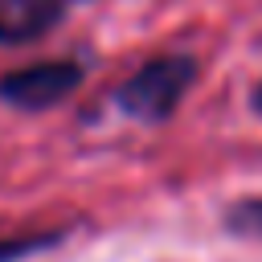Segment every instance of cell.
<instances>
[{
    "label": "cell",
    "mask_w": 262,
    "mask_h": 262,
    "mask_svg": "<svg viewBox=\"0 0 262 262\" xmlns=\"http://www.w3.org/2000/svg\"><path fill=\"white\" fill-rule=\"evenodd\" d=\"M192 82H196V61L188 53H164V57L143 61L111 94V106L139 123H164V119H172V111L180 106V98L188 94Z\"/></svg>",
    "instance_id": "obj_1"
},
{
    "label": "cell",
    "mask_w": 262,
    "mask_h": 262,
    "mask_svg": "<svg viewBox=\"0 0 262 262\" xmlns=\"http://www.w3.org/2000/svg\"><path fill=\"white\" fill-rule=\"evenodd\" d=\"M78 86H82L78 61H70V57L33 61V66L0 74V102L16 106V111H49V106L66 102Z\"/></svg>",
    "instance_id": "obj_2"
},
{
    "label": "cell",
    "mask_w": 262,
    "mask_h": 262,
    "mask_svg": "<svg viewBox=\"0 0 262 262\" xmlns=\"http://www.w3.org/2000/svg\"><path fill=\"white\" fill-rule=\"evenodd\" d=\"M78 0H0V45H29L45 37Z\"/></svg>",
    "instance_id": "obj_3"
},
{
    "label": "cell",
    "mask_w": 262,
    "mask_h": 262,
    "mask_svg": "<svg viewBox=\"0 0 262 262\" xmlns=\"http://www.w3.org/2000/svg\"><path fill=\"white\" fill-rule=\"evenodd\" d=\"M61 242V229H41V233H16V237H0V262H20V258H33L37 250H49Z\"/></svg>",
    "instance_id": "obj_4"
},
{
    "label": "cell",
    "mask_w": 262,
    "mask_h": 262,
    "mask_svg": "<svg viewBox=\"0 0 262 262\" xmlns=\"http://www.w3.org/2000/svg\"><path fill=\"white\" fill-rule=\"evenodd\" d=\"M229 229L242 233V237H262V196H250V201H237L229 213H225Z\"/></svg>",
    "instance_id": "obj_5"
},
{
    "label": "cell",
    "mask_w": 262,
    "mask_h": 262,
    "mask_svg": "<svg viewBox=\"0 0 262 262\" xmlns=\"http://www.w3.org/2000/svg\"><path fill=\"white\" fill-rule=\"evenodd\" d=\"M254 111H258V115H262V86H258V90H254Z\"/></svg>",
    "instance_id": "obj_6"
}]
</instances>
